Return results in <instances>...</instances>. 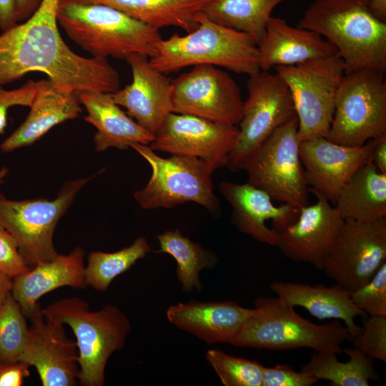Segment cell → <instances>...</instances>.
Masks as SVG:
<instances>
[{
	"mask_svg": "<svg viewBox=\"0 0 386 386\" xmlns=\"http://www.w3.org/2000/svg\"><path fill=\"white\" fill-rule=\"evenodd\" d=\"M59 1L43 0L29 19L1 32L0 85L41 72L64 90L116 91L119 75L107 59L81 56L63 40L56 19Z\"/></svg>",
	"mask_w": 386,
	"mask_h": 386,
	"instance_id": "1",
	"label": "cell"
},
{
	"mask_svg": "<svg viewBox=\"0 0 386 386\" xmlns=\"http://www.w3.org/2000/svg\"><path fill=\"white\" fill-rule=\"evenodd\" d=\"M370 0H315L297 26L319 34L337 50L345 74L363 69L386 71V22L370 9Z\"/></svg>",
	"mask_w": 386,
	"mask_h": 386,
	"instance_id": "2",
	"label": "cell"
},
{
	"mask_svg": "<svg viewBox=\"0 0 386 386\" xmlns=\"http://www.w3.org/2000/svg\"><path fill=\"white\" fill-rule=\"evenodd\" d=\"M56 19L69 38L93 57L126 60L132 54L151 58L162 39L159 29L108 5L59 0Z\"/></svg>",
	"mask_w": 386,
	"mask_h": 386,
	"instance_id": "3",
	"label": "cell"
},
{
	"mask_svg": "<svg viewBox=\"0 0 386 386\" xmlns=\"http://www.w3.org/2000/svg\"><path fill=\"white\" fill-rule=\"evenodd\" d=\"M197 27L186 35L174 34L158 43L151 64L164 74L189 66L209 64L249 76L259 72L258 44L248 34L215 23L201 11Z\"/></svg>",
	"mask_w": 386,
	"mask_h": 386,
	"instance_id": "4",
	"label": "cell"
},
{
	"mask_svg": "<svg viewBox=\"0 0 386 386\" xmlns=\"http://www.w3.org/2000/svg\"><path fill=\"white\" fill-rule=\"evenodd\" d=\"M254 312L246 320L232 345L271 350L310 348L342 352L341 345L351 336L340 320L317 325L300 316L294 307L279 297H259Z\"/></svg>",
	"mask_w": 386,
	"mask_h": 386,
	"instance_id": "5",
	"label": "cell"
},
{
	"mask_svg": "<svg viewBox=\"0 0 386 386\" xmlns=\"http://www.w3.org/2000/svg\"><path fill=\"white\" fill-rule=\"evenodd\" d=\"M42 310L46 317L71 328L79 353V384L103 386L108 360L123 348L132 329L126 315L112 305L91 311L89 305L76 297L61 299Z\"/></svg>",
	"mask_w": 386,
	"mask_h": 386,
	"instance_id": "6",
	"label": "cell"
},
{
	"mask_svg": "<svg viewBox=\"0 0 386 386\" xmlns=\"http://www.w3.org/2000/svg\"><path fill=\"white\" fill-rule=\"evenodd\" d=\"M130 148L137 152L152 169L147 184L134 193L142 209H172L194 202L214 217L221 215L220 202L214 194L212 177L217 169L212 164L189 156L164 158L146 144L136 143Z\"/></svg>",
	"mask_w": 386,
	"mask_h": 386,
	"instance_id": "7",
	"label": "cell"
},
{
	"mask_svg": "<svg viewBox=\"0 0 386 386\" xmlns=\"http://www.w3.org/2000/svg\"><path fill=\"white\" fill-rule=\"evenodd\" d=\"M385 72L363 69L345 74L326 139L350 147L386 136Z\"/></svg>",
	"mask_w": 386,
	"mask_h": 386,
	"instance_id": "8",
	"label": "cell"
},
{
	"mask_svg": "<svg viewBox=\"0 0 386 386\" xmlns=\"http://www.w3.org/2000/svg\"><path fill=\"white\" fill-rule=\"evenodd\" d=\"M298 121L295 117L276 129L242 162L248 183L272 200L297 209L308 204L309 187L300 156Z\"/></svg>",
	"mask_w": 386,
	"mask_h": 386,
	"instance_id": "9",
	"label": "cell"
},
{
	"mask_svg": "<svg viewBox=\"0 0 386 386\" xmlns=\"http://www.w3.org/2000/svg\"><path fill=\"white\" fill-rule=\"evenodd\" d=\"M274 69L290 91L300 142L326 138L334 114L336 94L345 74L342 58L336 54Z\"/></svg>",
	"mask_w": 386,
	"mask_h": 386,
	"instance_id": "10",
	"label": "cell"
},
{
	"mask_svg": "<svg viewBox=\"0 0 386 386\" xmlns=\"http://www.w3.org/2000/svg\"><path fill=\"white\" fill-rule=\"evenodd\" d=\"M92 177L66 182L51 200H12L0 194V224L14 237L30 269L59 254L54 244L56 224Z\"/></svg>",
	"mask_w": 386,
	"mask_h": 386,
	"instance_id": "11",
	"label": "cell"
},
{
	"mask_svg": "<svg viewBox=\"0 0 386 386\" xmlns=\"http://www.w3.org/2000/svg\"><path fill=\"white\" fill-rule=\"evenodd\" d=\"M238 137L226 167L240 170L243 160L276 129L297 117L290 91L277 74L260 70L249 76Z\"/></svg>",
	"mask_w": 386,
	"mask_h": 386,
	"instance_id": "12",
	"label": "cell"
},
{
	"mask_svg": "<svg viewBox=\"0 0 386 386\" xmlns=\"http://www.w3.org/2000/svg\"><path fill=\"white\" fill-rule=\"evenodd\" d=\"M386 262V217L372 222L345 219L322 271L350 292L365 284Z\"/></svg>",
	"mask_w": 386,
	"mask_h": 386,
	"instance_id": "13",
	"label": "cell"
},
{
	"mask_svg": "<svg viewBox=\"0 0 386 386\" xmlns=\"http://www.w3.org/2000/svg\"><path fill=\"white\" fill-rule=\"evenodd\" d=\"M240 89L226 71L213 65L194 66L172 81V112L237 126L242 114Z\"/></svg>",
	"mask_w": 386,
	"mask_h": 386,
	"instance_id": "14",
	"label": "cell"
},
{
	"mask_svg": "<svg viewBox=\"0 0 386 386\" xmlns=\"http://www.w3.org/2000/svg\"><path fill=\"white\" fill-rule=\"evenodd\" d=\"M237 137V126L171 112L149 146L172 155L197 157L218 169L227 165Z\"/></svg>",
	"mask_w": 386,
	"mask_h": 386,
	"instance_id": "15",
	"label": "cell"
},
{
	"mask_svg": "<svg viewBox=\"0 0 386 386\" xmlns=\"http://www.w3.org/2000/svg\"><path fill=\"white\" fill-rule=\"evenodd\" d=\"M28 340L20 361L35 367L44 386H74L79 372L75 341L63 324L44 315L41 305L29 315Z\"/></svg>",
	"mask_w": 386,
	"mask_h": 386,
	"instance_id": "16",
	"label": "cell"
},
{
	"mask_svg": "<svg viewBox=\"0 0 386 386\" xmlns=\"http://www.w3.org/2000/svg\"><path fill=\"white\" fill-rule=\"evenodd\" d=\"M317 202L299 209L297 219L277 232V246L285 257L322 270L325 260L344 223L330 202L312 192Z\"/></svg>",
	"mask_w": 386,
	"mask_h": 386,
	"instance_id": "17",
	"label": "cell"
},
{
	"mask_svg": "<svg viewBox=\"0 0 386 386\" xmlns=\"http://www.w3.org/2000/svg\"><path fill=\"white\" fill-rule=\"evenodd\" d=\"M373 140L350 147L330 142L325 137L301 141L300 156L307 184L335 204L342 187L365 163L370 160Z\"/></svg>",
	"mask_w": 386,
	"mask_h": 386,
	"instance_id": "18",
	"label": "cell"
},
{
	"mask_svg": "<svg viewBox=\"0 0 386 386\" xmlns=\"http://www.w3.org/2000/svg\"><path fill=\"white\" fill-rule=\"evenodd\" d=\"M132 74V82L112 93L114 101L143 129L154 134L172 112V81L156 69L149 57L132 54L125 60Z\"/></svg>",
	"mask_w": 386,
	"mask_h": 386,
	"instance_id": "19",
	"label": "cell"
},
{
	"mask_svg": "<svg viewBox=\"0 0 386 386\" xmlns=\"http://www.w3.org/2000/svg\"><path fill=\"white\" fill-rule=\"evenodd\" d=\"M219 190L232 207V221L242 233L277 246V232L297 218L299 209L287 204L275 206L263 190L247 182H222Z\"/></svg>",
	"mask_w": 386,
	"mask_h": 386,
	"instance_id": "20",
	"label": "cell"
},
{
	"mask_svg": "<svg viewBox=\"0 0 386 386\" xmlns=\"http://www.w3.org/2000/svg\"><path fill=\"white\" fill-rule=\"evenodd\" d=\"M36 82V91L29 113L0 144L3 153L33 144L54 127L78 118L82 112L77 91L61 89L49 78Z\"/></svg>",
	"mask_w": 386,
	"mask_h": 386,
	"instance_id": "21",
	"label": "cell"
},
{
	"mask_svg": "<svg viewBox=\"0 0 386 386\" xmlns=\"http://www.w3.org/2000/svg\"><path fill=\"white\" fill-rule=\"evenodd\" d=\"M254 312L232 301L178 303L166 312L168 321L208 345H232L246 320Z\"/></svg>",
	"mask_w": 386,
	"mask_h": 386,
	"instance_id": "22",
	"label": "cell"
},
{
	"mask_svg": "<svg viewBox=\"0 0 386 386\" xmlns=\"http://www.w3.org/2000/svg\"><path fill=\"white\" fill-rule=\"evenodd\" d=\"M259 67L269 71L337 54L336 49L315 31L290 25L271 16L258 44Z\"/></svg>",
	"mask_w": 386,
	"mask_h": 386,
	"instance_id": "23",
	"label": "cell"
},
{
	"mask_svg": "<svg viewBox=\"0 0 386 386\" xmlns=\"http://www.w3.org/2000/svg\"><path fill=\"white\" fill-rule=\"evenodd\" d=\"M84 256V251L77 247L69 254H58L13 279L11 295L25 317H29L46 293L62 287H86Z\"/></svg>",
	"mask_w": 386,
	"mask_h": 386,
	"instance_id": "24",
	"label": "cell"
},
{
	"mask_svg": "<svg viewBox=\"0 0 386 386\" xmlns=\"http://www.w3.org/2000/svg\"><path fill=\"white\" fill-rule=\"evenodd\" d=\"M87 114L84 120L96 129V152L109 148L126 150L133 144L149 145L154 135L139 126L114 101L112 93L94 90L77 91Z\"/></svg>",
	"mask_w": 386,
	"mask_h": 386,
	"instance_id": "25",
	"label": "cell"
},
{
	"mask_svg": "<svg viewBox=\"0 0 386 386\" xmlns=\"http://www.w3.org/2000/svg\"><path fill=\"white\" fill-rule=\"evenodd\" d=\"M270 289L288 305L302 307L318 320L343 321L351 339L362 331L355 318L366 314L353 303L351 292L337 284L327 287L321 283L311 285L276 281Z\"/></svg>",
	"mask_w": 386,
	"mask_h": 386,
	"instance_id": "26",
	"label": "cell"
},
{
	"mask_svg": "<svg viewBox=\"0 0 386 386\" xmlns=\"http://www.w3.org/2000/svg\"><path fill=\"white\" fill-rule=\"evenodd\" d=\"M344 220L372 222L386 217V173L371 160L360 167L341 189L334 204Z\"/></svg>",
	"mask_w": 386,
	"mask_h": 386,
	"instance_id": "27",
	"label": "cell"
},
{
	"mask_svg": "<svg viewBox=\"0 0 386 386\" xmlns=\"http://www.w3.org/2000/svg\"><path fill=\"white\" fill-rule=\"evenodd\" d=\"M84 1L114 7L129 16L157 29L174 26L189 33L197 27V14L209 0Z\"/></svg>",
	"mask_w": 386,
	"mask_h": 386,
	"instance_id": "28",
	"label": "cell"
},
{
	"mask_svg": "<svg viewBox=\"0 0 386 386\" xmlns=\"http://www.w3.org/2000/svg\"><path fill=\"white\" fill-rule=\"evenodd\" d=\"M285 0H209L201 12L209 20L248 34L257 44L274 9Z\"/></svg>",
	"mask_w": 386,
	"mask_h": 386,
	"instance_id": "29",
	"label": "cell"
},
{
	"mask_svg": "<svg viewBox=\"0 0 386 386\" xmlns=\"http://www.w3.org/2000/svg\"><path fill=\"white\" fill-rule=\"evenodd\" d=\"M342 352L349 357L347 362L339 361L334 352L315 351L301 370L332 386H368L370 380H378L372 358L355 347L342 349Z\"/></svg>",
	"mask_w": 386,
	"mask_h": 386,
	"instance_id": "30",
	"label": "cell"
},
{
	"mask_svg": "<svg viewBox=\"0 0 386 386\" xmlns=\"http://www.w3.org/2000/svg\"><path fill=\"white\" fill-rule=\"evenodd\" d=\"M157 239L159 249L157 252L169 254L176 260L177 276L183 291L190 292L194 289L200 291L202 284L199 273L216 265V255L184 237L178 229L159 234Z\"/></svg>",
	"mask_w": 386,
	"mask_h": 386,
	"instance_id": "31",
	"label": "cell"
},
{
	"mask_svg": "<svg viewBox=\"0 0 386 386\" xmlns=\"http://www.w3.org/2000/svg\"><path fill=\"white\" fill-rule=\"evenodd\" d=\"M150 250L147 240L140 237L131 245L114 252H91L85 266L86 285L105 292L117 276L130 269Z\"/></svg>",
	"mask_w": 386,
	"mask_h": 386,
	"instance_id": "32",
	"label": "cell"
},
{
	"mask_svg": "<svg viewBox=\"0 0 386 386\" xmlns=\"http://www.w3.org/2000/svg\"><path fill=\"white\" fill-rule=\"evenodd\" d=\"M28 335L25 315L11 293L0 305V364L20 361Z\"/></svg>",
	"mask_w": 386,
	"mask_h": 386,
	"instance_id": "33",
	"label": "cell"
},
{
	"mask_svg": "<svg viewBox=\"0 0 386 386\" xmlns=\"http://www.w3.org/2000/svg\"><path fill=\"white\" fill-rule=\"evenodd\" d=\"M205 357L224 386H262L264 366L255 360L211 349Z\"/></svg>",
	"mask_w": 386,
	"mask_h": 386,
	"instance_id": "34",
	"label": "cell"
},
{
	"mask_svg": "<svg viewBox=\"0 0 386 386\" xmlns=\"http://www.w3.org/2000/svg\"><path fill=\"white\" fill-rule=\"evenodd\" d=\"M350 295L353 303L365 314L386 317V262L369 282Z\"/></svg>",
	"mask_w": 386,
	"mask_h": 386,
	"instance_id": "35",
	"label": "cell"
},
{
	"mask_svg": "<svg viewBox=\"0 0 386 386\" xmlns=\"http://www.w3.org/2000/svg\"><path fill=\"white\" fill-rule=\"evenodd\" d=\"M361 332L351 339L354 347L373 360L386 362V317L363 315Z\"/></svg>",
	"mask_w": 386,
	"mask_h": 386,
	"instance_id": "36",
	"label": "cell"
},
{
	"mask_svg": "<svg viewBox=\"0 0 386 386\" xmlns=\"http://www.w3.org/2000/svg\"><path fill=\"white\" fill-rule=\"evenodd\" d=\"M29 269L19 252L17 242L0 224V272L14 279Z\"/></svg>",
	"mask_w": 386,
	"mask_h": 386,
	"instance_id": "37",
	"label": "cell"
},
{
	"mask_svg": "<svg viewBox=\"0 0 386 386\" xmlns=\"http://www.w3.org/2000/svg\"><path fill=\"white\" fill-rule=\"evenodd\" d=\"M318 381L312 373L295 371L287 365L264 367L262 386H311Z\"/></svg>",
	"mask_w": 386,
	"mask_h": 386,
	"instance_id": "38",
	"label": "cell"
},
{
	"mask_svg": "<svg viewBox=\"0 0 386 386\" xmlns=\"http://www.w3.org/2000/svg\"><path fill=\"white\" fill-rule=\"evenodd\" d=\"M36 91V82L29 80L21 86L7 90L0 85V134L4 133L7 126L9 109L15 106L29 107Z\"/></svg>",
	"mask_w": 386,
	"mask_h": 386,
	"instance_id": "39",
	"label": "cell"
},
{
	"mask_svg": "<svg viewBox=\"0 0 386 386\" xmlns=\"http://www.w3.org/2000/svg\"><path fill=\"white\" fill-rule=\"evenodd\" d=\"M29 367L22 361L0 364V386H21L30 375Z\"/></svg>",
	"mask_w": 386,
	"mask_h": 386,
	"instance_id": "40",
	"label": "cell"
},
{
	"mask_svg": "<svg viewBox=\"0 0 386 386\" xmlns=\"http://www.w3.org/2000/svg\"><path fill=\"white\" fill-rule=\"evenodd\" d=\"M18 23L17 0H0V30L6 31Z\"/></svg>",
	"mask_w": 386,
	"mask_h": 386,
	"instance_id": "41",
	"label": "cell"
},
{
	"mask_svg": "<svg viewBox=\"0 0 386 386\" xmlns=\"http://www.w3.org/2000/svg\"><path fill=\"white\" fill-rule=\"evenodd\" d=\"M371 162L382 173H386V136L373 139Z\"/></svg>",
	"mask_w": 386,
	"mask_h": 386,
	"instance_id": "42",
	"label": "cell"
},
{
	"mask_svg": "<svg viewBox=\"0 0 386 386\" xmlns=\"http://www.w3.org/2000/svg\"><path fill=\"white\" fill-rule=\"evenodd\" d=\"M43 0H17L18 21L24 22L38 9Z\"/></svg>",
	"mask_w": 386,
	"mask_h": 386,
	"instance_id": "43",
	"label": "cell"
},
{
	"mask_svg": "<svg viewBox=\"0 0 386 386\" xmlns=\"http://www.w3.org/2000/svg\"><path fill=\"white\" fill-rule=\"evenodd\" d=\"M13 280L0 272V305L11 293Z\"/></svg>",
	"mask_w": 386,
	"mask_h": 386,
	"instance_id": "44",
	"label": "cell"
},
{
	"mask_svg": "<svg viewBox=\"0 0 386 386\" xmlns=\"http://www.w3.org/2000/svg\"><path fill=\"white\" fill-rule=\"evenodd\" d=\"M370 7L377 16H384L386 14V0H370Z\"/></svg>",
	"mask_w": 386,
	"mask_h": 386,
	"instance_id": "45",
	"label": "cell"
},
{
	"mask_svg": "<svg viewBox=\"0 0 386 386\" xmlns=\"http://www.w3.org/2000/svg\"><path fill=\"white\" fill-rule=\"evenodd\" d=\"M9 170L6 167H2L0 169V186L3 184L7 176Z\"/></svg>",
	"mask_w": 386,
	"mask_h": 386,
	"instance_id": "46",
	"label": "cell"
}]
</instances>
